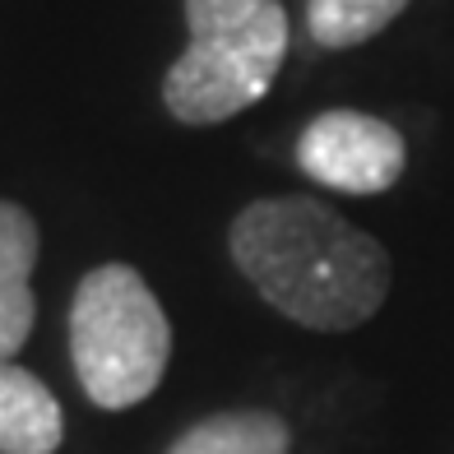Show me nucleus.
<instances>
[{"label":"nucleus","mask_w":454,"mask_h":454,"mask_svg":"<svg viewBox=\"0 0 454 454\" xmlns=\"http://www.w3.org/2000/svg\"><path fill=\"white\" fill-rule=\"evenodd\" d=\"M227 251L241 278L301 329L348 334L389 297V251L311 195H270L232 218Z\"/></svg>","instance_id":"1"},{"label":"nucleus","mask_w":454,"mask_h":454,"mask_svg":"<svg viewBox=\"0 0 454 454\" xmlns=\"http://www.w3.org/2000/svg\"><path fill=\"white\" fill-rule=\"evenodd\" d=\"M185 47L168 79L162 102L181 126H218L274 89L287 60V10L278 0H185Z\"/></svg>","instance_id":"2"},{"label":"nucleus","mask_w":454,"mask_h":454,"mask_svg":"<svg viewBox=\"0 0 454 454\" xmlns=\"http://www.w3.org/2000/svg\"><path fill=\"white\" fill-rule=\"evenodd\" d=\"M172 357V325L153 287L130 264H98L70 301V362L84 395L107 408H135L158 389Z\"/></svg>","instance_id":"3"},{"label":"nucleus","mask_w":454,"mask_h":454,"mask_svg":"<svg viewBox=\"0 0 454 454\" xmlns=\"http://www.w3.org/2000/svg\"><path fill=\"white\" fill-rule=\"evenodd\" d=\"M297 168L329 191L380 195L389 185H399L408 168V144L380 116L329 107L297 135Z\"/></svg>","instance_id":"4"},{"label":"nucleus","mask_w":454,"mask_h":454,"mask_svg":"<svg viewBox=\"0 0 454 454\" xmlns=\"http://www.w3.org/2000/svg\"><path fill=\"white\" fill-rule=\"evenodd\" d=\"M33 264H37V223L28 209L0 200V362H10L33 334Z\"/></svg>","instance_id":"5"},{"label":"nucleus","mask_w":454,"mask_h":454,"mask_svg":"<svg viewBox=\"0 0 454 454\" xmlns=\"http://www.w3.org/2000/svg\"><path fill=\"white\" fill-rule=\"evenodd\" d=\"M66 441L56 395L33 371L0 362V454H56Z\"/></svg>","instance_id":"6"},{"label":"nucleus","mask_w":454,"mask_h":454,"mask_svg":"<svg viewBox=\"0 0 454 454\" xmlns=\"http://www.w3.org/2000/svg\"><path fill=\"white\" fill-rule=\"evenodd\" d=\"M168 454H293V427L270 408H232L185 427Z\"/></svg>","instance_id":"7"},{"label":"nucleus","mask_w":454,"mask_h":454,"mask_svg":"<svg viewBox=\"0 0 454 454\" xmlns=\"http://www.w3.org/2000/svg\"><path fill=\"white\" fill-rule=\"evenodd\" d=\"M412 0H306V28L325 51H348L380 37Z\"/></svg>","instance_id":"8"}]
</instances>
